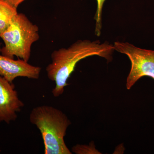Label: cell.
Wrapping results in <instances>:
<instances>
[{
    "label": "cell",
    "mask_w": 154,
    "mask_h": 154,
    "mask_svg": "<svg viewBox=\"0 0 154 154\" xmlns=\"http://www.w3.org/2000/svg\"><path fill=\"white\" fill-rule=\"evenodd\" d=\"M39 29L25 14L16 15L8 28L0 34L5 46L2 55L14 59V56L28 62L31 55V47L39 38Z\"/></svg>",
    "instance_id": "obj_3"
},
{
    "label": "cell",
    "mask_w": 154,
    "mask_h": 154,
    "mask_svg": "<svg viewBox=\"0 0 154 154\" xmlns=\"http://www.w3.org/2000/svg\"><path fill=\"white\" fill-rule=\"evenodd\" d=\"M97 2V8L94 19L96 20L95 34L99 36L101 35L102 28V12L103 5L105 0H96Z\"/></svg>",
    "instance_id": "obj_8"
},
{
    "label": "cell",
    "mask_w": 154,
    "mask_h": 154,
    "mask_svg": "<svg viewBox=\"0 0 154 154\" xmlns=\"http://www.w3.org/2000/svg\"><path fill=\"white\" fill-rule=\"evenodd\" d=\"M72 152L77 154H96V152H98L96 150L94 143H91L89 145H76L72 148Z\"/></svg>",
    "instance_id": "obj_9"
},
{
    "label": "cell",
    "mask_w": 154,
    "mask_h": 154,
    "mask_svg": "<svg viewBox=\"0 0 154 154\" xmlns=\"http://www.w3.org/2000/svg\"><path fill=\"white\" fill-rule=\"evenodd\" d=\"M29 120L41 133L45 154H72L64 140L66 131L71 122L62 111L49 105L33 108Z\"/></svg>",
    "instance_id": "obj_2"
},
{
    "label": "cell",
    "mask_w": 154,
    "mask_h": 154,
    "mask_svg": "<svg viewBox=\"0 0 154 154\" xmlns=\"http://www.w3.org/2000/svg\"><path fill=\"white\" fill-rule=\"evenodd\" d=\"M2 1L5 2L9 5H11L12 7L17 9L18 6L25 0H2Z\"/></svg>",
    "instance_id": "obj_10"
},
{
    "label": "cell",
    "mask_w": 154,
    "mask_h": 154,
    "mask_svg": "<svg viewBox=\"0 0 154 154\" xmlns=\"http://www.w3.org/2000/svg\"><path fill=\"white\" fill-rule=\"evenodd\" d=\"M1 49H2V48H1V45H0V53L1 52Z\"/></svg>",
    "instance_id": "obj_11"
},
{
    "label": "cell",
    "mask_w": 154,
    "mask_h": 154,
    "mask_svg": "<svg viewBox=\"0 0 154 154\" xmlns=\"http://www.w3.org/2000/svg\"><path fill=\"white\" fill-rule=\"evenodd\" d=\"M42 68L28 63L22 59L15 60L0 55V76L13 83L18 77H25L32 79H38Z\"/></svg>",
    "instance_id": "obj_6"
},
{
    "label": "cell",
    "mask_w": 154,
    "mask_h": 154,
    "mask_svg": "<svg viewBox=\"0 0 154 154\" xmlns=\"http://www.w3.org/2000/svg\"><path fill=\"white\" fill-rule=\"evenodd\" d=\"M115 50L108 42L101 43L99 40H79L67 48H61L51 53V62L46 68L48 78L55 82L52 94L55 97L62 95L68 85L67 81L80 60L93 56L104 58L108 62L112 60Z\"/></svg>",
    "instance_id": "obj_1"
},
{
    "label": "cell",
    "mask_w": 154,
    "mask_h": 154,
    "mask_svg": "<svg viewBox=\"0 0 154 154\" xmlns=\"http://www.w3.org/2000/svg\"><path fill=\"white\" fill-rule=\"evenodd\" d=\"M113 46L115 50L127 56L131 63L127 78V89L130 90L142 77L154 80V51L142 49L127 42H116Z\"/></svg>",
    "instance_id": "obj_4"
},
{
    "label": "cell",
    "mask_w": 154,
    "mask_h": 154,
    "mask_svg": "<svg viewBox=\"0 0 154 154\" xmlns=\"http://www.w3.org/2000/svg\"><path fill=\"white\" fill-rule=\"evenodd\" d=\"M24 106L14 84L0 76V122L15 121Z\"/></svg>",
    "instance_id": "obj_5"
},
{
    "label": "cell",
    "mask_w": 154,
    "mask_h": 154,
    "mask_svg": "<svg viewBox=\"0 0 154 154\" xmlns=\"http://www.w3.org/2000/svg\"><path fill=\"white\" fill-rule=\"evenodd\" d=\"M18 14L17 9L0 0V34L8 28Z\"/></svg>",
    "instance_id": "obj_7"
}]
</instances>
